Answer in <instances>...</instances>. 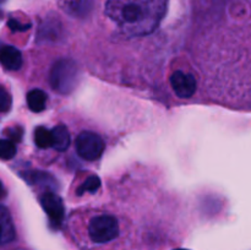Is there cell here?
I'll use <instances>...</instances> for the list:
<instances>
[{
    "instance_id": "3",
    "label": "cell",
    "mask_w": 251,
    "mask_h": 250,
    "mask_svg": "<svg viewBox=\"0 0 251 250\" xmlns=\"http://www.w3.org/2000/svg\"><path fill=\"white\" fill-rule=\"evenodd\" d=\"M88 235L93 243L104 244L119 235V223L110 215H98L88 223Z\"/></svg>"
},
{
    "instance_id": "1",
    "label": "cell",
    "mask_w": 251,
    "mask_h": 250,
    "mask_svg": "<svg viewBox=\"0 0 251 250\" xmlns=\"http://www.w3.org/2000/svg\"><path fill=\"white\" fill-rule=\"evenodd\" d=\"M168 0H107L105 14L124 34L152 33L163 20Z\"/></svg>"
},
{
    "instance_id": "10",
    "label": "cell",
    "mask_w": 251,
    "mask_h": 250,
    "mask_svg": "<svg viewBox=\"0 0 251 250\" xmlns=\"http://www.w3.org/2000/svg\"><path fill=\"white\" fill-rule=\"evenodd\" d=\"M15 239V227L10 213L5 206L1 207V243L7 244Z\"/></svg>"
},
{
    "instance_id": "5",
    "label": "cell",
    "mask_w": 251,
    "mask_h": 250,
    "mask_svg": "<svg viewBox=\"0 0 251 250\" xmlns=\"http://www.w3.org/2000/svg\"><path fill=\"white\" fill-rule=\"evenodd\" d=\"M42 206L50 221L51 227L59 228L64 220V205L63 200L53 193H46L41 198Z\"/></svg>"
},
{
    "instance_id": "15",
    "label": "cell",
    "mask_w": 251,
    "mask_h": 250,
    "mask_svg": "<svg viewBox=\"0 0 251 250\" xmlns=\"http://www.w3.org/2000/svg\"><path fill=\"white\" fill-rule=\"evenodd\" d=\"M176 250H185V249H176Z\"/></svg>"
},
{
    "instance_id": "14",
    "label": "cell",
    "mask_w": 251,
    "mask_h": 250,
    "mask_svg": "<svg viewBox=\"0 0 251 250\" xmlns=\"http://www.w3.org/2000/svg\"><path fill=\"white\" fill-rule=\"evenodd\" d=\"M0 105H1V112L6 113L10 108V96L5 91V88H1V100H0Z\"/></svg>"
},
{
    "instance_id": "2",
    "label": "cell",
    "mask_w": 251,
    "mask_h": 250,
    "mask_svg": "<svg viewBox=\"0 0 251 250\" xmlns=\"http://www.w3.org/2000/svg\"><path fill=\"white\" fill-rule=\"evenodd\" d=\"M50 86L55 92L68 95L76 87L78 81V68L71 59H60L53 65L49 76Z\"/></svg>"
},
{
    "instance_id": "12",
    "label": "cell",
    "mask_w": 251,
    "mask_h": 250,
    "mask_svg": "<svg viewBox=\"0 0 251 250\" xmlns=\"http://www.w3.org/2000/svg\"><path fill=\"white\" fill-rule=\"evenodd\" d=\"M100 180L98 176L96 175H91L83 181V184H81L80 188L77 189V194L78 195H82L83 193L88 191V193H96V191L100 189Z\"/></svg>"
},
{
    "instance_id": "13",
    "label": "cell",
    "mask_w": 251,
    "mask_h": 250,
    "mask_svg": "<svg viewBox=\"0 0 251 250\" xmlns=\"http://www.w3.org/2000/svg\"><path fill=\"white\" fill-rule=\"evenodd\" d=\"M0 152H1L2 159H10L16 153V146H15V144L10 139H2Z\"/></svg>"
},
{
    "instance_id": "11",
    "label": "cell",
    "mask_w": 251,
    "mask_h": 250,
    "mask_svg": "<svg viewBox=\"0 0 251 250\" xmlns=\"http://www.w3.org/2000/svg\"><path fill=\"white\" fill-rule=\"evenodd\" d=\"M34 142H36L37 147L39 149H49L53 147L54 140L51 130L47 129L44 126H38L34 131Z\"/></svg>"
},
{
    "instance_id": "6",
    "label": "cell",
    "mask_w": 251,
    "mask_h": 250,
    "mask_svg": "<svg viewBox=\"0 0 251 250\" xmlns=\"http://www.w3.org/2000/svg\"><path fill=\"white\" fill-rule=\"evenodd\" d=\"M171 86L179 98H190L196 91V80L191 74L176 70L171 76Z\"/></svg>"
},
{
    "instance_id": "8",
    "label": "cell",
    "mask_w": 251,
    "mask_h": 250,
    "mask_svg": "<svg viewBox=\"0 0 251 250\" xmlns=\"http://www.w3.org/2000/svg\"><path fill=\"white\" fill-rule=\"evenodd\" d=\"M47 100H48L47 93L38 88L31 90L27 95V104H28L29 109L34 113H39L46 109Z\"/></svg>"
},
{
    "instance_id": "9",
    "label": "cell",
    "mask_w": 251,
    "mask_h": 250,
    "mask_svg": "<svg viewBox=\"0 0 251 250\" xmlns=\"http://www.w3.org/2000/svg\"><path fill=\"white\" fill-rule=\"evenodd\" d=\"M51 134H53L54 144L53 147L56 151H65L68 150L69 145H70V135H69L68 129L65 125H56L51 129Z\"/></svg>"
},
{
    "instance_id": "4",
    "label": "cell",
    "mask_w": 251,
    "mask_h": 250,
    "mask_svg": "<svg viewBox=\"0 0 251 250\" xmlns=\"http://www.w3.org/2000/svg\"><path fill=\"white\" fill-rule=\"evenodd\" d=\"M76 151L81 158L86 161H96L104 151V141L98 134L92 131H82L76 137Z\"/></svg>"
},
{
    "instance_id": "7",
    "label": "cell",
    "mask_w": 251,
    "mask_h": 250,
    "mask_svg": "<svg viewBox=\"0 0 251 250\" xmlns=\"http://www.w3.org/2000/svg\"><path fill=\"white\" fill-rule=\"evenodd\" d=\"M1 64L7 70H19L22 66V54L12 46H4L1 49Z\"/></svg>"
}]
</instances>
